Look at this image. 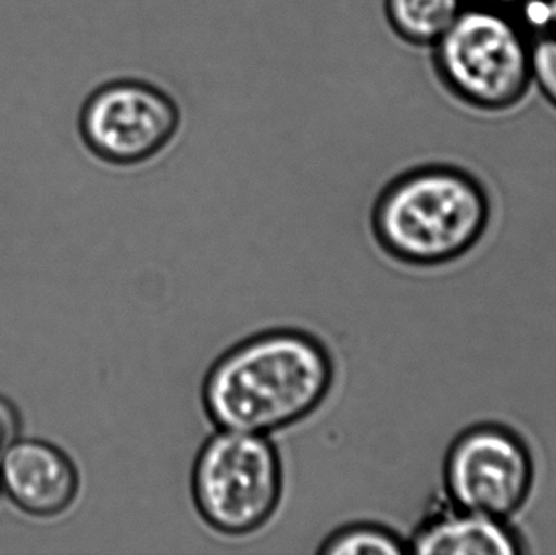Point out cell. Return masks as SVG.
Segmentation results:
<instances>
[{"mask_svg": "<svg viewBox=\"0 0 556 555\" xmlns=\"http://www.w3.org/2000/svg\"><path fill=\"white\" fill-rule=\"evenodd\" d=\"M192 499L202 520L225 537L263 530L280 507L283 466L269 436L218 430L192 468Z\"/></svg>", "mask_w": 556, "mask_h": 555, "instance_id": "277c9868", "label": "cell"}, {"mask_svg": "<svg viewBox=\"0 0 556 555\" xmlns=\"http://www.w3.org/2000/svg\"><path fill=\"white\" fill-rule=\"evenodd\" d=\"M317 553L324 555H397L408 553V543L395 531L376 524H353L327 537Z\"/></svg>", "mask_w": 556, "mask_h": 555, "instance_id": "30bf717a", "label": "cell"}, {"mask_svg": "<svg viewBox=\"0 0 556 555\" xmlns=\"http://www.w3.org/2000/svg\"><path fill=\"white\" fill-rule=\"evenodd\" d=\"M532 41L534 31L518 13L466 3L431 48L433 67L460 103L503 113L531 90Z\"/></svg>", "mask_w": 556, "mask_h": 555, "instance_id": "3957f363", "label": "cell"}, {"mask_svg": "<svg viewBox=\"0 0 556 555\" xmlns=\"http://www.w3.org/2000/svg\"><path fill=\"white\" fill-rule=\"evenodd\" d=\"M0 491L22 514L54 518L77 501L80 475L71 456L59 446L20 437L3 459Z\"/></svg>", "mask_w": 556, "mask_h": 555, "instance_id": "52a82bcc", "label": "cell"}, {"mask_svg": "<svg viewBox=\"0 0 556 555\" xmlns=\"http://www.w3.org/2000/svg\"><path fill=\"white\" fill-rule=\"evenodd\" d=\"M408 553L444 555H519L528 541L515 521L457 507L444 499L407 540Z\"/></svg>", "mask_w": 556, "mask_h": 555, "instance_id": "ba28073f", "label": "cell"}, {"mask_svg": "<svg viewBox=\"0 0 556 555\" xmlns=\"http://www.w3.org/2000/svg\"><path fill=\"white\" fill-rule=\"evenodd\" d=\"M181 129L172 94L140 78H111L81 104L78 130L88 152L111 166L142 165L165 152Z\"/></svg>", "mask_w": 556, "mask_h": 555, "instance_id": "8992f818", "label": "cell"}, {"mask_svg": "<svg viewBox=\"0 0 556 555\" xmlns=\"http://www.w3.org/2000/svg\"><path fill=\"white\" fill-rule=\"evenodd\" d=\"M492 199L483 182L454 165L415 166L376 199L372 234L395 261L440 267L472 253L489 231Z\"/></svg>", "mask_w": 556, "mask_h": 555, "instance_id": "7a4b0ae2", "label": "cell"}, {"mask_svg": "<svg viewBox=\"0 0 556 555\" xmlns=\"http://www.w3.org/2000/svg\"><path fill=\"white\" fill-rule=\"evenodd\" d=\"M535 10L538 13V26L535 31H551L556 35V0H538L528 12Z\"/></svg>", "mask_w": 556, "mask_h": 555, "instance_id": "4fadbf2b", "label": "cell"}, {"mask_svg": "<svg viewBox=\"0 0 556 555\" xmlns=\"http://www.w3.org/2000/svg\"><path fill=\"white\" fill-rule=\"evenodd\" d=\"M464 7L466 0H384L392 31L415 48H433Z\"/></svg>", "mask_w": 556, "mask_h": 555, "instance_id": "9c48e42d", "label": "cell"}, {"mask_svg": "<svg viewBox=\"0 0 556 555\" xmlns=\"http://www.w3.org/2000/svg\"><path fill=\"white\" fill-rule=\"evenodd\" d=\"M532 85L556 110V35L554 33H534Z\"/></svg>", "mask_w": 556, "mask_h": 555, "instance_id": "8fae6325", "label": "cell"}, {"mask_svg": "<svg viewBox=\"0 0 556 555\" xmlns=\"http://www.w3.org/2000/svg\"><path fill=\"white\" fill-rule=\"evenodd\" d=\"M333 378L332 355L319 339L276 329L240 342L212 365L202 404L218 430L270 436L316 413Z\"/></svg>", "mask_w": 556, "mask_h": 555, "instance_id": "6da1fadb", "label": "cell"}, {"mask_svg": "<svg viewBox=\"0 0 556 555\" xmlns=\"http://www.w3.org/2000/svg\"><path fill=\"white\" fill-rule=\"evenodd\" d=\"M20 430H22V420H20L18 409L13 406L12 401L0 396V469L7 453L20 439ZM0 497H2V491H0Z\"/></svg>", "mask_w": 556, "mask_h": 555, "instance_id": "7c38bea8", "label": "cell"}, {"mask_svg": "<svg viewBox=\"0 0 556 555\" xmlns=\"http://www.w3.org/2000/svg\"><path fill=\"white\" fill-rule=\"evenodd\" d=\"M538 0H466V3L473 5L493 7V9L508 10V12L518 13L528 12Z\"/></svg>", "mask_w": 556, "mask_h": 555, "instance_id": "5bb4252c", "label": "cell"}, {"mask_svg": "<svg viewBox=\"0 0 556 555\" xmlns=\"http://www.w3.org/2000/svg\"><path fill=\"white\" fill-rule=\"evenodd\" d=\"M538 479L534 453L500 424L469 427L454 439L443 466L444 499L457 507L515 521Z\"/></svg>", "mask_w": 556, "mask_h": 555, "instance_id": "5b68a950", "label": "cell"}]
</instances>
